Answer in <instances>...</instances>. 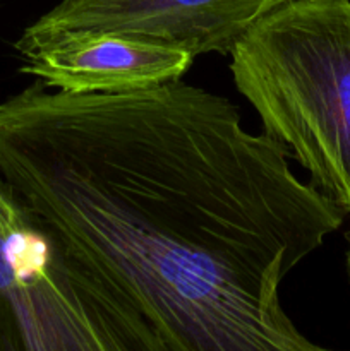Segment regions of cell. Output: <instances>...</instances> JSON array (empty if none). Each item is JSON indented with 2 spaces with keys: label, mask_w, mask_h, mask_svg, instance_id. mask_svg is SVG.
<instances>
[{
  "label": "cell",
  "mask_w": 350,
  "mask_h": 351,
  "mask_svg": "<svg viewBox=\"0 0 350 351\" xmlns=\"http://www.w3.org/2000/svg\"><path fill=\"white\" fill-rule=\"evenodd\" d=\"M184 79L127 93L31 82L0 101V173L136 351H318L285 278L345 213Z\"/></svg>",
  "instance_id": "obj_1"
},
{
  "label": "cell",
  "mask_w": 350,
  "mask_h": 351,
  "mask_svg": "<svg viewBox=\"0 0 350 351\" xmlns=\"http://www.w3.org/2000/svg\"><path fill=\"white\" fill-rule=\"evenodd\" d=\"M263 132L350 215V0H292L229 51Z\"/></svg>",
  "instance_id": "obj_2"
},
{
  "label": "cell",
  "mask_w": 350,
  "mask_h": 351,
  "mask_svg": "<svg viewBox=\"0 0 350 351\" xmlns=\"http://www.w3.org/2000/svg\"><path fill=\"white\" fill-rule=\"evenodd\" d=\"M0 351H136L119 315L2 173Z\"/></svg>",
  "instance_id": "obj_3"
},
{
  "label": "cell",
  "mask_w": 350,
  "mask_h": 351,
  "mask_svg": "<svg viewBox=\"0 0 350 351\" xmlns=\"http://www.w3.org/2000/svg\"><path fill=\"white\" fill-rule=\"evenodd\" d=\"M21 72L65 93H127L177 81L196 57L177 43L105 29H64L14 43Z\"/></svg>",
  "instance_id": "obj_4"
},
{
  "label": "cell",
  "mask_w": 350,
  "mask_h": 351,
  "mask_svg": "<svg viewBox=\"0 0 350 351\" xmlns=\"http://www.w3.org/2000/svg\"><path fill=\"white\" fill-rule=\"evenodd\" d=\"M292 0H62L21 36L105 29L170 41L194 57L229 55L254 23Z\"/></svg>",
  "instance_id": "obj_5"
},
{
  "label": "cell",
  "mask_w": 350,
  "mask_h": 351,
  "mask_svg": "<svg viewBox=\"0 0 350 351\" xmlns=\"http://www.w3.org/2000/svg\"><path fill=\"white\" fill-rule=\"evenodd\" d=\"M347 267H349V278H350V233H349V250H347Z\"/></svg>",
  "instance_id": "obj_6"
}]
</instances>
